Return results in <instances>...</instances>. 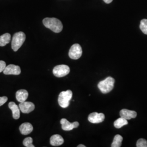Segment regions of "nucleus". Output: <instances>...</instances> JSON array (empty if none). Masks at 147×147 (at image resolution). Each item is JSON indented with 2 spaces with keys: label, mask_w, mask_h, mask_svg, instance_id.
I'll use <instances>...</instances> for the list:
<instances>
[{
  "label": "nucleus",
  "mask_w": 147,
  "mask_h": 147,
  "mask_svg": "<svg viewBox=\"0 0 147 147\" xmlns=\"http://www.w3.org/2000/svg\"><path fill=\"white\" fill-rule=\"evenodd\" d=\"M3 72L5 75H18L21 73V69L18 65L10 64L8 66H6Z\"/></svg>",
  "instance_id": "nucleus-10"
},
{
  "label": "nucleus",
  "mask_w": 147,
  "mask_h": 147,
  "mask_svg": "<svg viewBox=\"0 0 147 147\" xmlns=\"http://www.w3.org/2000/svg\"><path fill=\"white\" fill-rule=\"evenodd\" d=\"M61 124L62 125V129L64 131H70L79 126V123L78 121H75L71 123L65 118H63L61 120Z\"/></svg>",
  "instance_id": "nucleus-9"
},
{
  "label": "nucleus",
  "mask_w": 147,
  "mask_h": 147,
  "mask_svg": "<svg viewBox=\"0 0 147 147\" xmlns=\"http://www.w3.org/2000/svg\"><path fill=\"white\" fill-rule=\"evenodd\" d=\"M6 67V64L5 61H0V73L3 71Z\"/></svg>",
  "instance_id": "nucleus-22"
},
{
  "label": "nucleus",
  "mask_w": 147,
  "mask_h": 147,
  "mask_svg": "<svg viewBox=\"0 0 147 147\" xmlns=\"http://www.w3.org/2000/svg\"><path fill=\"white\" fill-rule=\"evenodd\" d=\"M19 130L21 134L24 135H27L31 133L33 130V127L31 123H22L20 126Z\"/></svg>",
  "instance_id": "nucleus-13"
},
{
  "label": "nucleus",
  "mask_w": 147,
  "mask_h": 147,
  "mask_svg": "<svg viewBox=\"0 0 147 147\" xmlns=\"http://www.w3.org/2000/svg\"><path fill=\"white\" fill-rule=\"evenodd\" d=\"M20 110L23 113H30L35 109V105L31 102L24 101L20 102L19 105Z\"/></svg>",
  "instance_id": "nucleus-8"
},
{
  "label": "nucleus",
  "mask_w": 147,
  "mask_h": 147,
  "mask_svg": "<svg viewBox=\"0 0 147 147\" xmlns=\"http://www.w3.org/2000/svg\"><path fill=\"white\" fill-rule=\"evenodd\" d=\"M8 107L12 111L13 118L18 119L20 116V110L19 107L14 102H10L8 104Z\"/></svg>",
  "instance_id": "nucleus-12"
},
{
  "label": "nucleus",
  "mask_w": 147,
  "mask_h": 147,
  "mask_svg": "<svg viewBox=\"0 0 147 147\" xmlns=\"http://www.w3.org/2000/svg\"><path fill=\"white\" fill-rule=\"evenodd\" d=\"M28 96V93L25 89H20L16 93V99L18 101L22 102L27 100Z\"/></svg>",
  "instance_id": "nucleus-14"
},
{
  "label": "nucleus",
  "mask_w": 147,
  "mask_h": 147,
  "mask_svg": "<svg viewBox=\"0 0 147 147\" xmlns=\"http://www.w3.org/2000/svg\"><path fill=\"white\" fill-rule=\"evenodd\" d=\"M44 25L55 33H59L63 30L62 22L55 18H46L42 20Z\"/></svg>",
  "instance_id": "nucleus-1"
},
{
  "label": "nucleus",
  "mask_w": 147,
  "mask_h": 147,
  "mask_svg": "<svg viewBox=\"0 0 147 147\" xmlns=\"http://www.w3.org/2000/svg\"><path fill=\"white\" fill-rule=\"evenodd\" d=\"M7 100H8V98L7 96L0 97V106L4 105V104H5V102L7 101Z\"/></svg>",
  "instance_id": "nucleus-23"
},
{
  "label": "nucleus",
  "mask_w": 147,
  "mask_h": 147,
  "mask_svg": "<svg viewBox=\"0 0 147 147\" xmlns=\"http://www.w3.org/2000/svg\"><path fill=\"white\" fill-rule=\"evenodd\" d=\"M140 27L141 30L144 34H147V19H142L141 21Z\"/></svg>",
  "instance_id": "nucleus-19"
},
{
  "label": "nucleus",
  "mask_w": 147,
  "mask_h": 147,
  "mask_svg": "<svg viewBox=\"0 0 147 147\" xmlns=\"http://www.w3.org/2000/svg\"><path fill=\"white\" fill-rule=\"evenodd\" d=\"M82 54V47L79 44H75L73 45L69 51V56L73 59H79L81 57Z\"/></svg>",
  "instance_id": "nucleus-6"
},
{
  "label": "nucleus",
  "mask_w": 147,
  "mask_h": 147,
  "mask_svg": "<svg viewBox=\"0 0 147 147\" xmlns=\"http://www.w3.org/2000/svg\"><path fill=\"white\" fill-rule=\"evenodd\" d=\"M26 39V35L23 32H19L15 33L11 40V48L14 51H17Z\"/></svg>",
  "instance_id": "nucleus-3"
},
{
  "label": "nucleus",
  "mask_w": 147,
  "mask_h": 147,
  "mask_svg": "<svg viewBox=\"0 0 147 147\" xmlns=\"http://www.w3.org/2000/svg\"><path fill=\"white\" fill-rule=\"evenodd\" d=\"M120 116L127 120L135 118L137 117L136 112L134 111L129 110L127 109H122L120 111Z\"/></svg>",
  "instance_id": "nucleus-11"
},
{
  "label": "nucleus",
  "mask_w": 147,
  "mask_h": 147,
  "mask_svg": "<svg viewBox=\"0 0 147 147\" xmlns=\"http://www.w3.org/2000/svg\"><path fill=\"white\" fill-rule=\"evenodd\" d=\"M105 115L102 113L93 112L89 115L88 119L92 123L97 124L102 122L105 120Z\"/></svg>",
  "instance_id": "nucleus-7"
},
{
  "label": "nucleus",
  "mask_w": 147,
  "mask_h": 147,
  "mask_svg": "<svg viewBox=\"0 0 147 147\" xmlns=\"http://www.w3.org/2000/svg\"><path fill=\"white\" fill-rule=\"evenodd\" d=\"M73 96L72 91L67 90L60 93L58 96V102L59 106L62 108H67L68 107L70 101Z\"/></svg>",
  "instance_id": "nucleus-4"
},
{
  "label": "nucleus",
  "mask_w": 147,
  "mask_h": 147,
  "mask_svg": "<svg viewBox=\"0 0 147 147\" xmlns=\"http://www.w3.org/2000/svg\"><path fill=\"white\" fill-rule=\"evenodd\" d=\"M33 139L31 137H28L24 139L23 141V144L26 147H34V146L32 144Z\"/></svg>",
  "instance_id": "nucleus-20"
},
{
  "label": "nucleus",
  "mask_w": 147,
  "mask_h": 147,
  "mask_svg": "<svg viewBox=\"0 0 147 147\" xmlns=\"http://www.w3.org/2000/svg\"><path fill=\"white\" fill-rule=\"evenodd\" d=\"M103 1L105 2L106 3L109 4V3H111V2H112L113 0H103Z\"/></svg>",
  "instance_id": "nucleus-24"
},
{
  "label": "nucleus",
  "mask_w": 147,
  "mask_h": 147,
  "mask_svg": "<svg viewBox=\"0 0 147 147\" xmlns=\"http://www.w3.org/2000/svg\"><path fill=\"white\" fill-rule=\"evenodd\" d=\"M11 36L9 33H5L0 36V47H4L11 41Z\"/></svg>",
  "instance_id": "nucleus-16"
},
{
  "label": "nucleus",
  "mask_w": 147,
  "mask_h": 147,
  "mask_svg": "<svg viewBox=\"0 0 147 147\" xmlns=\"http://www.w3.org/2000/svg\"><path fill=\"white\" fill-rule=\"evenodd\" d=\"M50 142L53 146H59L64 143V139L61 135L56 134L51 137Z\"/></svg>",
  "instance_id": "nucleus-15"
},
{
  "label": "nucleus",
  "mask_w": 147,
  "mask_h": 147,
  "mask_svg": "<svg viewBox=\"0 0 147 147\" xmlns=\"http://www.w3.org/2000/svg\"><path fill=\"white\" fill-rule=\"evenodd\" d=\"M115 82V80L113 78L107 77L104 80L101 81L98 84V87L102 93L106 94L113 89Z\"/></svg>",
  "instance_id": "nucleus-2"
},
{
  "label": "nucleus",
  "mask_w": 147,
  "mask_h": 147,
  "mask_svg": "<svg viewBox=\"0 0 147 147\" xmlns=\"http://www.w3.org/2000/svg\"><path fill=\"white\" fill-rule=\"evenodd\" d=\"M70 70L69 67L67 65H58L53 69V74L57 78H62L67 75L70 73Z\"/></svg>",
  "instance_id": "nucleus-5"
},
{
  "label": "nucleus",
  "mask_w": 147,
  "mask_h": 147,
  "mask_svg": "<svg viewBox=\"0 0 147 147\" xmlns=\"http://www.w3.org/2000/svg\"><path fill=\"white\" fill-rule=\"evenodd\" d=\"M86 146H84V145H83V144H80V145H79L78 146V147H85Z\"/></svg>",
  "instance_id": "nucleus-25"
},
{
  "label": "nucleus",
  "mask_w": 147,
  "mask_h": 147,
  "mask_svg": "<svg viewBox=\"0 0 147 147\" xmlns=\"http://www.w3.org/2000/svg\"><path fill=\"white\" fill-rule=\"evenodd\" d=\"M128 124V121H127V119L121 117L118 119H117L115 122H114V126L117 129H120L121 127H123L124 125H127Z\"/></svg>",
  "instance_id": "nucleus-17"
},
{
  "label": "nucleus",
  "mask_w": 147,
  "mask_h": 147,
  "mask_svg": "<svg viewBox=\"0 0 147 147\" xmlns=\"http://www.w3.org/2000/svg\"><path fill=\"white\" fill-rule=\"evenodd\" d=\"M137 147H147V141L145 139H139L136 143Z\"/></svg>",
  "instance_id": "nucleus-21"
},
{
  "label": "nucleus",
  "mask_w": 147,
  "mask_h": 147,
  "mask_svg": "<svg viewBox=\"0 0 147 147\" xmlns=\"http://www.w3.org/2000/svg\"><path fill=\"white\" fill-rule=\"evenodd\" d=\"M123 138L120 135H116L114 137L113 142L111 144L112 147H120L121 146V143Z\"/></svg>",
  "instance_id": "nucleus-18"
}]
</instances>
